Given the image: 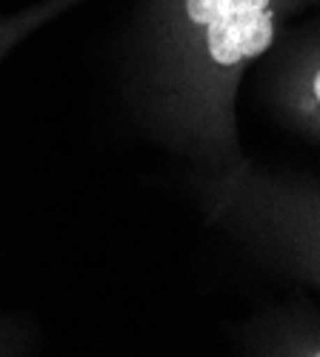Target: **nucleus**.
I'll list each match as a JSON object with an SVG mask.
<instances>
[{
    "mask_svg": "<svg viewBox=\"0 0 320 357\" xmlns=\"http://www.w3.org/2000/svg\"><path fill=\"white\" fill-rule=\"evenodd\" d=\"M203 215L254 260L320 291V181L249 158L197 181Z\"/></svg>",
    "mask_w": 320,
    "mask_h": 357,
    "instance_id": "f03ea898",
    "label": "nucleus"
},
{
    "mask_svg": "<svg viewBox=\"0 0 320 357\" xmlns=\"http://www.w3.org/2000/svg\"><path fill=\"white\" fill-rule=\"evenodd\" d=\"M32 349V329L15 317H0V357L26 354Z\"/></svg>",
    "mask_w": 320,
    "mask_h": 357,
    "instance_id": "423d86ee",
    "label": "nucleus"
},
{
    "mask_svg": "<svg viewBox=\"0 0 320 357\" xmlns=\"http://www.w3.org/2000/svg\"><path fill=\"white\" fill-rule=\"evenodd\" d=\"M86 3H92V0H35V3H29L17 12L0 15V63H3L6 54L15 46H20L26 38H32L52 20H57L72 9H80Z\"/></svg>",
    "mask_w": 320,
    "mask_h": 357,
    "instance_id": "39448f33",
    "label": "nucleus"
},
{
    "mask_svg": "<svg viewBox=\"0 0 320 357\" xmlns=\"http://www.w3.org/2000/svg\"><path fill=\"white\" fill-rule=\"evenodd\" d=\"M260 61V92L275 121L320 143V20L289 26Z\"/></svg>",
    "mask_w": 320,
    "mask_h": 357,
    "instance_id": "7ed1b4c3",
    "label": "nucleus"
},
{
    "mask_svg": "<svg viewBox=\"0 0 320 357\" xmlns=\"http://www.w3.org/2000/svg\"><path fill=\"white\" fill-rule=\"evenodd\" d=\"M238 349L266 357H320V309L289 301L257 312L238 329Z\"/></svg>",
    "mask_w": 320,
    "mask_h": 357,
    "instance_id": "20e7f679",
    "label": "nucleus"
},
{
    "mask_svg": "<svg viewBox=\"0 0 320 357\" xmlns=\"http://www.w3.org/2000/svg\"><path fill=\"white\" fill-rule=\"evenodd\" d=\"M320 0H143L132 35V103L140 126L197 181L246 160L238 95L249 69Z\"/></svg>",
    "mask_w": 320,
    "mask_h": 357,
    "instance_id": "f257e3e1",
    "label": "nucleus"
}]
</instances>
